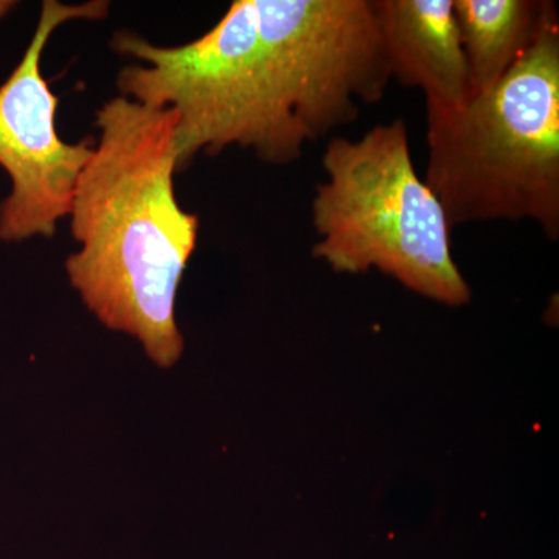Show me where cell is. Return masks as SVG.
I'll return each instance as SVG.
<instances>
[{
	"label": "cell",
	"mask_w": 559,
	"mask_h": 559,
	"mask_svg": "<svg viewBox=\"0 0 559 559\" xmlns=\"http://www.w3.org/2000/svg\"><path fill=\"white\" fill-rule=\"evenodd\" d=\"M112 47L143 62L120 70V95L175 110L179 170L234 145L293 164L392 81L373 0H235L182 46L124 31Z\"/></svg>",
	"instance_id": "cell-1"
},
{
	"label": "cell",
	"mask_w": 559,
	"mask_h": 559,
	"mask_svg": "<svg viewBox=\"0 0 559 559\" xmlns=\"http://www.w3.org/2000/svg\"><path fill=\"white\" fill-rule=\"evenodd\" d=\"M322 167L326 180L311 202L316 259L341 274L384 272L448 307L468 304L450 224L415 171L406 121L377 124L356 140L331 139Z\"/></svg>",
	"instance_id": "cell-4"
},
{
	"label": "cell",
	"mask_w": 559,
	"mask_h": 559,
	"mask_svg": "<svg viewBox=\"0 0 559 559\" xmlns=\"http://www.w3.org/2000/svg\"><path fill=\"white\" fill-rule=\"evenodd\" d=\"M425 183L451 229L535 221L559 238V22L555 9L532 46L485 94L457 109L426 102Z\"/></svg>",
	"instance_id": "cell-3"
},
{
	"label": "cell",
	"mask_w": 559,
	"mask_h": 559,
	"mask_svg": "<svg viewBox=\"0 0 559 559\" xmlns=\"http://www.w3.org/2000/svg\"><path fill=\"white\" fill-rule=\"evenodd\" d=\"M103 0L66 5L44 0L35 35L20 64L0 86V167L11 193L0 204V240L21 242L51 238L69 216L73 191L94 140L64 142L57 130V95L40 70L44 50L58 27L69 21L108 16Z\"/></svg>",
	"instance_id": "cell-5"
},
{
	"label": "cell",
	"mask_w": 559,
	"mask_h": 559,
	"mask_svg": "<svg viewBox=\"0 0 559 559\" xmlns=\"http://www.w3.org/2000/svg\"><path fill=\"white\" fill-rule=\"evenodd\" d=\"M176 123L175 110L123 95L97 110L100 135L69 213L80 249L66 260L95 318L135 337L162 369L182 356L176 296L200 231L175 193Z\"/></svg>",
	"instance_id": "cell-2"
},
{
	"label": "cell",
	"mask_w": 559,
	"mask_h": 559,
	"mask_svg": "<svg viewBox=\"0 0 559 559\" xmlns=\"http://www.w3.org/2000/svg\"><path fill=\"white\" fill-rule=\"evenodd\" d=\"M460 44L468 66L471 94L491 91L532 46L549 0H452Z\"/></svg>",
	"instance_id": "cell-7"
},
{
	"label": "cell",
	"mask_w": 559,
	"mask_h": 559,
	"mask_svg": "<svg viewBox=\"0 0 559 559\" xmlns=\"http://www.w3.org/2000/svg\"><path fill=\"white\" fill-rule=\"evenodd\" d=\"M390 76L426 102L457 109L473 97L452 0H373Z\"/></svg>",
	"instance_id": "cell-6"
}]
</instances>
